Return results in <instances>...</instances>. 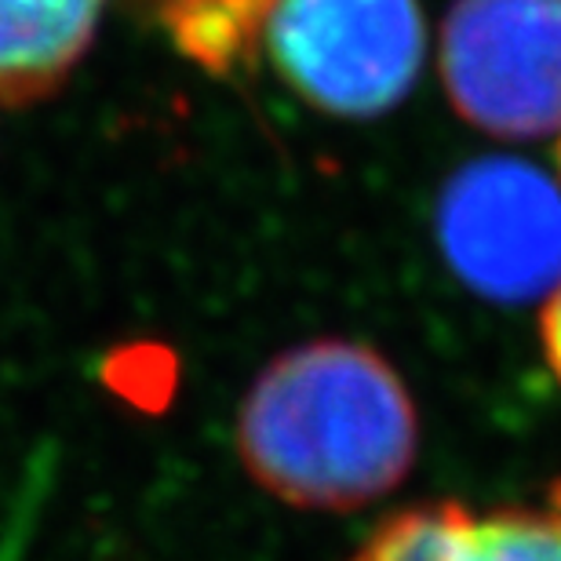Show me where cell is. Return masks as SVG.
Returning a JSON list of instances; mask_svg holds the SVG:
<instances>
[{
	"label": "cell",
	"mask_w": 561,
	"mask_h": 561,
	"mask_svg": "<svg viewBox=\"0 0 561 561\" xmlns=\"http://www.w3.org/2000/svg\"><path fill=\"white\" fill-rule=\"evenodd\" d=\"M238 459L266 496L351 514L390 496L420 456V409L373 343L321 335L274 354L241 398Z\"/></svg>",
	"instance_id": "obj_1"
},
{
	"label": "cell",
	"mask_w": 561,
	"mask_h": 561,
	"mask_svg": "<svg viewBox=\"0 0 561 561\" xmlns=\"http://www.w3.org/2000/svg\"><path fill=\"white\" fill-rule=\"evenodd\" d=\"M263 48L313 110L373 121L416 84L426 26L420 0H280Z\"/></svg>",
	"instance_id": "obj_2"
},
{
	"label": "cell",
	"mask_w": 561,
	"mask_h": 561,
	"mask_svg": "<svg viewBox=\"0 0 561 561\" xmlns=\"http://www.w3.org/2000/svg\"><path fill=\"white\" fill-rule=\"evenodd\" d=\"M437 66L470 128L511 142L561 131V0H453Z\"/></svg>",
	"instance_id": "obj_3"
},
{
	"label": "cell",
	"mask_w": 561,
	"mask_h": 561,
	"mask_svg": "<svg viewBox=\"0 0 561 561\" xmlns=\"http://www.w3.org/2000/svg\"><path fill=\"white\" fill-rule=\"evenodd\" d=\"M448 271L481 299L529 302L561 280V186L518 157H481L448 179L434 211Z\"/></svg>",
	"instance_id": "obj_4"
},
{
	"label": "cell",
	"mask_w": 561,
	"mask_h": 561,
	"mask_svg": "<svg viewBox=\"0 0 561 561\" xmlns=\"http://www.w3.org/2000/svg\"><path fill=\"white\" fill-rule=\"evenodd\" d=\"M346 561H561V474L540 496L492 507L453 496L401 507Z\"/></svg>",
	"instance_id": "obj_5"
},
{
	"label": "cell",
	"mask_w": 561,
	"mask_h": 561,
	"mask_svg": "<svg viewBox=\"0 0 561 561\" xmlns=\"http://www.w3.org/2000/svg\"><path fill=\"white\" fill-rule=\"evenodd\" d=\"M106 0H0V106L26 110L70 81Z\"/></svg>",
	"instance_id": "obj_6"
},
{
	"label": "cell",
	"mask_w": 561,
	"mask_h": 561,
	"mask_svg": "<svg viewBox=\"0 0 561 561\" xmlns=\"http://www.w3.org/2000/svg\"><path fill=\"white\" fill-rule=\"evenodd\" d=\"M277 4L280 0H150L175 51L208 77H233L255 62Z\"/></svg>",
	"instance_id": "obj_7"
},
{
	"label": "cell",
	"mask_w": 561,
	"mask_h": 561,
	"mask_svg": "<svg viewBox=\"0 0 561 561\" xmlns=\"http://www.w3.org/2000/svg\"><path fill=\"white\" fill-rule=\"evenodd\" d=\"M540 346L547 368H551V376L561 387V280L547 291V302L540 310Z\"/></svg>",
	"instance_id": "obj_8"
}]
</instances>
